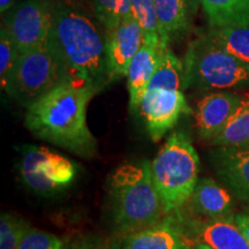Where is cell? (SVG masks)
Instances as JSON below:
<instances>
[{
    "mask_svg": "<svg viewBox=\"0 0 249 249\" xmlns=\"http://www.w3.org/2000/svg\"><path fill=\"white\" fill-rule=\"evenodd\" d=\"M235 222L249 242V213H241L234 217Z\"/></svg>",
    "mask_w": 249,
    "mask_h": 249,
    "instance_id": "obj_26",
    "label": "cell"
},
{
    "mask_svg": "<svg viewBox=\"0 0 249 249\" xmlns=\"http://www.w3.org/2000/svg\"><path fill=\"white\" fill-rule=\"evenodd\" d=\"M110 194L114 224L121 232L130 234L155 225L166 213L148 160L119 165L110 177Z\"/></svg>",
    "mask_w": 249,
    "mask_h": 249,
    "instance_id": "obj_3",
    "label": "cell"
},
{
    "mask_svg": "<svg viewBox=\"0 0 249 249\" xmlns=\"http://www.w3.org/2000/svg\"><path fill=\"white\" fill-rule=\"evenodd\" d=\"M191 201L196 213L207 218L227 217L233 209L231 193L210 178L198 180Z\"/></svg>",
    "mask_w": 249,
    "mask_h": 249,
    "instance_id": "obj_16",
    "label": "cell"
},
{
    "mask_svg": "<svg viewBox=\"0 0 249 249\" xmlns=\"http://www.w3.org/2000/svg\"><path fill=\"white\" fill-rule=\"evenodd\" d=\"M210 160L220 181L249 203V149L217 147L210 154Z\"/></svg>",
    "mask_w": 249,
    "mask_h": 249,
    "instance_id": "obj_12",
    "label": "cell"
},
{
    "mask_svg": "<svg viewBox=\"0 0 249 249\" xmlns=\"http://www.w3.org/2000/svg\"><path fill=\"white\" fill-rule=\"evenodd\" d=\"M93 17L105 31H111L130 13L132 0H91Z\"/></svg>",
    "mask_w": 249,
    "mask_h": 249,
    "instance_id": "obj_22",
    "label": "cell"
},
{
    "mask_svg": "<svg viewBox=\"0 0 249 249\" xmlns=\"http://www.w3.org/2000/svg\"><path fill=\"white\" fill-rule=\"evenodd\" d=\"M183 89L222 90L249 86V66L209 34L189 43L183 60Z\"/></svg>",
    "mask_w": 249,
    "mask_h": 249,
    "instance_id": "obj_5",
    "label": "cell"
},
{
    "mask_svg": "<svg viewBox=\"0 0 249 249\" xmlns=\"http://www.w3.org/2000/svg\"><path fill=\"white\" fill-rule=\"evenodd\" d=\"M130 12L141 27L144 43L166 49L161 43L155 0H132Z\"/></svg>",
    "mask_w": 249,
    "mask_h": 249,
    "instance_id": "obj_21",
    "label": "cell"
},
{
    "mask_svg": "<svg viewBox=\"0 0 249 249\" xmlns=\"http://www.w3.org/2000/svg\"><path fill=\"white\" fill-rule=\"evenodd\" d=\"M187 238L210 249H249V242L231 216L181 222Z\"/></svg>",
    "mask_w": 249,
    "mask_h": 249,
    "instance_id": "obj_11",
    "label": "cell"
},
{
    "mask_svg": "<svg viewBox=\"0 0 249 249\" xmlns=\"http://www.w3.org/2000/svg\"><path fill=\"white\" fill-rule=\"evenodd\" d=\"M21 178L26 186L40 194L66 188L75 179L77 166L58 152L39 145H23L20 160Z\"/></svg>",
    "mask_w": 249,
    "mask_h": 249,
    "instance_id": "obj_7",
    "label": "cell"
},
{
    "mask_svg": "<svg viewBox=\"0 0 249 249\" xmlns=\"http://www.w3.org/2000/svg\"><path fill=\"white\" fill-rule=\"evenodd\" d=\"M107 33V55L110 82L127 76L134 55L144 43L141 27L132 12L118 26Z\"/></svg>",
    "mask_w": 249,
    "mask_h": 249,
    "instance_id": "obj_10",
    "label": "cell"
},
{
    "mask_svg": "<svg viewBox=\"0 0 249 249\" xmlns=\"http://www.w3.org/2000/svg\"><path fill=\"white\" fill-rule=\"evenodd\" d=\"M164 50L163 48L143 43L141 49L130 61L126 77L129 92V107L132 112L140 110L142 99Z\"/></svg>",
    "mask_w": 249,
    "mask_h": 249,
    "instance_id": "obj_15",
    "label": "cell"
},
{
    "mask_svg": "<svg viewBox=\"0 0 249 249\" xmlns=\"http://www.w3.org/2000/svg\"><path fill=\"white\" fill-rule=\"evenodd\" d=\"M57 2L50 0L18 1L2 18L20 53L48 43Z\"/></svg>",
    "mask_w": 249,
    "mask_h": 249,
    "instance_id": "obj_8",
    "label": "cell"
},
{
    "mask_svg": "<svg viewBox=\"0 0 249 249\" xmlns=\"http://www.w3.org/2000/svg\"><path fill=\"white\" fill-rule=\"evenodd\" d=\"M18 1H23V0H18ZM50 1H53V2H59V1H61V0H50Z\"/></svg>",
    "mask_w": 249,
    "mask_h": 249,
    "instance_id": "obj_30",
    "label": "cell"
},
{
    "mask_svg": "<svg viewBox=\"0 0 249 249\" xmlns=\"http://www.w3.org/2000/svg\"><path fill=\"white\" fill-rule=\"evenodd\" d=\"M48 44L73 80L99 92L110 83L107 33L83 9L61 0L55 4Z\"/></svg>",
    "mask_w": 249,
    "mask_h": 249,
    "instance_id": "obj_2",
    "label": "cell"
},
{
    "mask_svg": "<svg viewBox=\"0 0 249 249\" xmlns=\"http://www.w3.org/2000/svg\"><path fill=\"white\" fill-rule=\"evenodd\" d=\"M241 101L234 92H213L204 96L196 104V127L202 139L211 141L225 126Z\"/></svg>",
    "mask_w": 249,
    "mask_h": 249,
    "instance_id": "obj_13",
    "label": "cell"
},
{
    "mask_svg": "<svg viewBox=\"0 0 249 249\" xmlns=\"http://www.w3.org/2000/svg\"><path fill=\"white\" fill-rule=\"evenodd\" d=\"M186 1H187V4H188L189 11H191L192 15L195 14L196 12H197L198 7H200L201 0H186Z\"/></svg>",
    "mask_w": 249,
    "mask_h": 249,
    "instance_id": "obj_28",
    "label": "cell"
},
{
    "mask_svg": "<svg viewBox=\"0 0 249 249\" xmlns=\"http://www.w3.org/2000/svg\"><path fill=\"white\" fill-rule=\"evenodd\" d=\"M64 241L53 233L29 227L18 249H64Z\"/></svg>",
    "mask_w": 249,
    "mask_h": 249,
    "instance_id": "obj_25",
    "label": "cell"
},
{
    "mask_svg": "<svg viewBox=\"0 0 249 249\" xmlns=\"http://www.w3.org/2000/svg\"><path fill=\"white\" fill-rule=\"evenodd\" d=\"M17 2L18 0H0V13H1V17H4L9 9L13 8Z\"/></svg>",
    "mask_w": 249,
    "mask_h": 249,
    "instance_id": "obj_27",
    "label": "cell"
},
{
    "mask_svg": "<svg viewBox=\"0 0 249 249\" xmlns=\"http://www.w3.org/2000/svg\"><path fill=\"white\" fill-rule=\"evenodd\" d=\"M140 113L144 120L149 135L157 142L176 126L182 114L192 113L183 89L173 87L149 86L142 99Z\"/></svg>",
    "mask_w": 249,
    "mask_h": 249,
    "instance_id": "obj_9",
    "label": "cell"
},
{
    "mask_svg": "<svg viewBox=\"0 0 249 249\" xmlns=\"http://www.w3.org/2000/svg\"><path fill=\"white\" fill-rule=\"evenodd\" d=\"M192 249H210L208 246H205L203 244H198V242H194V247Z\"/></svg>",
    "mask_w": 249,
    "mask_h": 249,
    "instance_id": "obj_29",
    "label": "cell"
},
{
    "mask_svg": "<svg viewBox=\"0 0 249 249\" xmlns=\"http://www.w3.org/2000/svg\"><path fill=\"white\" fill-rule=\"evenodd\" d=\"M124 249H192L181 223L166 217L160 223L128 234Z\"/></svg>",
    "mask_w": 249,
    "mask_h": 249,
    "instance_id": "obj_14",
    "label": "cell"
},
{
    "mask_svg": "<svg viewBox=\"0 0 249 249\" xmlns=\"http://www.w3.org/2000/svg\"><path fill=\"white\" fill-rule=\"evenodd\" d=\"M210 143L216 147L249 149V92L241 95L234 113Z\"/></svg>",
    "mask_w": 249,
    "mask_h": 249,
    "instance_id": "obj_19",
    "label": "cell"
},
{
    "mask_svg": "<svg viewBox=\"0 0 249 249\" xmlns=\"http://www.w3.org/2000/svg\"><path fill=\"white\" fill-rule=\"evenodd\" d=\"M208 34L223 49L249 66V27L211 28Z\"/></svg>",
    "mask_w": 249,
    "mask_h": 249,
    "instance_id": "obj_20",
    "label": "cell"
},
{
    "mask_svg": "<svg viewBox=\"0 0 249 249\" xmlns=\"http://www.w3.org/2000/svg\"><path fill=\"white\" fill-rule=\"evenodd\" d=\"M20 52L4 24L0 29V85L6 91Z\"/></svg>",
    "mask_w": 249,
    "mask_h": 249,
    "instance_id": "obj_24",
    "label": "cell"
},
{
    "mask_svg": "<svg viewBox=\"0 0 249 249\" xmlns=\"http://www.w3.org/2000/svg\"><path fill=\"white\" fill-rule=\"evenodd\" d=\"M96 93L80 81H65L27 107L26 127L40 140L92 157L97 142L87 123V107Z\"/></svg>",
    "mask_w": 249,
    "mask_h": 249,
    "instance_id": "obj_1",
    "label": "cell"
},
{
    "mask_svg": "<svg viewBox=\"0 0 249 249\" xmlns=\"http://www.w3.org/2000/svg\"><path fill=\"white\" fill-rule=\"evenodd\" d=\"M29 227L22 218L2 213L0 217V249H18Z\"/></svg>",
    "mask_w": 249,
    "mask_h": 249,
    "instance_id": "obj_23",
    "label": "cell"
},
{
    "mask_svg": "<svg viewBox=\"0 0 249 249\" xmlns=\"http://www.w3.org/2000/svg\"><path fill=\"white\" fill-rule=\"evenodd\" d=\"M73 80L48 43L20 53L6 93L28 107L37 99Z\"/></svg>",
    "mask_w": 249,
    "mask_h": 249,
    "instance_id": "obj_6",
    "label": "cell"
},
{
    "mask_svg": "<svg viewBox=\"0 0 249 249\" xmlns=\"http://www.w3.org/2000/svg\"><path fill=\"white\" fill-rule=\"evenodd\" d=\"M200 158L183 132L169 136L151 163L152 180L166 213L191 198L198 181Z\"/></svg>",
    "mask_w": 249,
    "mask_h": 249,
    "instance_id": "obj_4",
    "label": "cell"
},
{
    "mask_svg": "<svg viewBox=\"0 0 249 249\" xmlns=\"http://www.w3.org/2000/svg\"><path fill=\"white\" fill-rule=\"evenodd\" d=\"M211 28L249 27V0H201Z\"/></svg>",
    "mask_w": 249,
    "mask_h": 249,
    "instance_id": "obj_18",
    "label": "cell"
},
{
    "mask_svg": "<svg viewBox=\"0 0 249 249\" xmlns=\"http://www.w3.org/2000/svg\"><path fill=\"white\" fill-rule=\"evenodd\" d=\"M164 46L185 36L191 29V11L186 0H155Z\"/></svg>",
    "mask_w": 249,
    "mask_h": 249,
    "instance_id": "obj_17",
    "label": "cell"
}]
</instances>
